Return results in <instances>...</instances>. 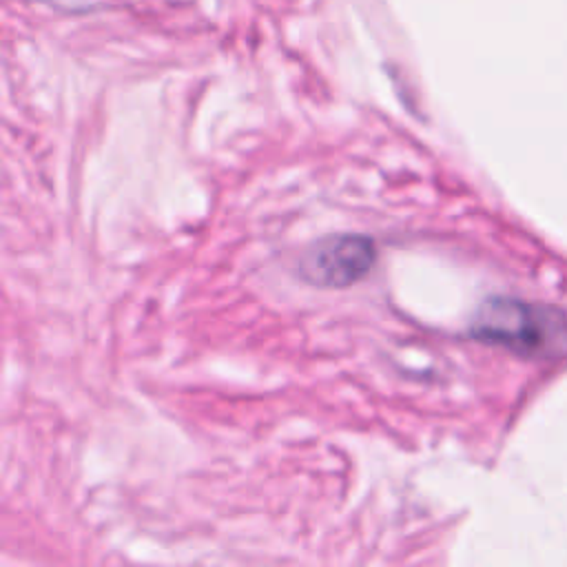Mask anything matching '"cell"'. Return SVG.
<instances>
[{"label":"cell","mask_w":567,"mask_h":567,"mask_svg":"<svg viewBox=\"0 0 567 567\" xmlns=\"http://www.w3.org/2000/svg\"><path fill=\"white\" fill-rule=\"evenodd\" d=\"M470 332L474 339L525 354L547 352L565 339L563 319L556 312L505 297L487 299L476 310Z\"/></svg>","instance_id":"cell-1"},{"label":"cell","mask_w":567,"mask_h":567,"mask_svg":"<svg viewBox=\"0 0 567 567\" xmlns=\"http://www.w3.org/2000/svg\"><path fill=\"white\" fill-rule=\"evenodd\" d=\"M377 261L372 237L334 233L317 239L299 261L301 277L319 288H348L361 281Z\"/></svg>","instance_id":"cell-2"}]
</instances>
